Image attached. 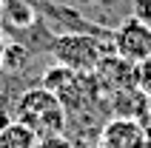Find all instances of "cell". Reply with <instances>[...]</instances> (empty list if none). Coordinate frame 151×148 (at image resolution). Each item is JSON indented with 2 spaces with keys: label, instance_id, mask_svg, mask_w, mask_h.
Returning a JSON list of instances; mask_svg holds the SVG:
<instances>
[{
  "label": "cell",
  "instance_id": "obj_1",
  "mask_svg": "<svg viewBox=\"0 0 151 148\" xmlns=\"http://www.w3.org/2000/svg\"><path fill=\"white\" fill-rule=\"evenodd\" d=\"M17 123L32 128L37 137H57L66 131V108L49 88H29L17 100Z\"/></svg>",
  "mask_w": 151,
  "mask_h": 148
},
{
  "label": "cell",
  "instance_id": "obj_2",
  "mask_svg": "<svg viewBox=\"0 0 151 148\" xmlns=\"http://www.w3.org/2000/svg\"><path fill=\"white\" fill-rule=\"evenodd\" d=\"M51 57L57 60V66H66L68 71L74 74H94L97 66H100V60L109 54L106 46H103V37H94V34H57V37H51Z\"/></svg>",
  "mask_w": 151,
  "mask_h": 148
},
{
  "label": "cell",
  "instance_id": "obj_3",
  "mask_svg": "<svg viewBox=\"0 0 151 148\" xmlns=\"http://www.w3.org/2000/svg\"><path fill=\"white\" fill-rule=\"evenodd\" d=\"M111 51L128 63H143L151 57V26L140 23L137 17H126L111 32Z\"/></svg>",
  "mask_w": 151,
  "mask_h": 148
},
{
  "label": "cell",
  "instance_id": "obj_4",
  "mask_svg": "<svg viewBox=\"0 0 151 148\" xmlns=\"http://www.w3.org/2000/svg\"><path fill=\"white\" fill-rule=\"evenodd\" d=\"M94 80H97L100 91H109L111 97H114L120 91L137 88V66L128 63V60H123V57H117L114 51H109L100 60L97 71H94Z\"/></svg>",
  "mask_w": 151,
  "mask_h": 148
},
{
  "label": "cell",
  "instance_id": "obj_5",
  "mask_svg": "<svg viewBox=\"0 0 151 148\" xmlns=\"http://www.w3.org/2000/svg\"><path fill=\"white\" fill-rule=\"evenodd\" d=\"M148 131L140 120L131 117H114L100 128V145L103 148H145L148 145Z\"/></svg>",
  "mask_w": 151,
  "mask_h": 148
},
{
  "label": "cell",
  "instance_id": "obj_6",
  "mask_svg": "<svg viewBox=\"0 0 151 148\" xmlns=\"http://www.w3.org/2000/svg\"><path fill=\"white\" fill-rule=\"evenodd\" d=\"M37 142H40V137L17 120L0 128V148H37Z\"/></svg>",
  "mask_w": 151,
  "mask_h": 148
},
{
  "label": "cell",
  "instance_id": "obj_7",
  "mask_svg": "<svg viewBox=\"0 0 151 148\" xmlns=\"http://www.w3.org/2000/svg\"><path fill=\"white\" fill-rule=\"evenodd\" d=\"M137 88L151 100V57L137 63Z\"/></svg>",
  "mask_w": 151,
  "mask_h": 148
},
{
  "label": "cell",
  "instance_id": "obj_8",
  "mask_svg": "<svg viewBox=\"0 0 151 148\" xmlns=\"http://www.w3.org/2000/svg\"><path fill=\"white\" fill-rule=\"evenodd\" d=\"M131 17L151 26V0H131Z\"/></svg>",
  "mask_w": 151,
  "mask_h": 148
},
{
  "label": "cell",
  "instance_id": "obj_9",
  "mask_svg": "<svg viewBox=\"0 0 151 148\" xmlns=\"http://www.w3.org/2000/svg\"><path fill=\"white\" fill-rule=\"evenodd\" d=\"M37 148H74V142L68 140L66 134H57V137H43L37 142Z\"/></svg>",
  "mask_w": 151,
  "mask_h": 148
},
{
  "label": "cell",
  "instance_id": "obj_10",
  "mask_svg": "<svg viewBox=\"0 0 151 148\" xmlns=\"http://www.w3.org/2000/svg\"><path fill=\"white\" fill-rule=\"evenodd\" d=\"M140 123H143L145 128H148V134H151V103H148V111H145V117L140 120Z\"/></svg>",
  "mask_w": 151,
  "mask_h": 148
},
{
  "label": "cell",
  "instance_id": "obj_11",
  "mask_svg": "<svg viewBox=\"0 0 151 148\" xmlns=\"http://www.w3.org/2000/svg\"><path fill=\"white\" fill-rule=\"evenodd\" d=\"M88 148H103V145H100V142H97V145H88Z\"/></svg>",
  "mask_w": 151,
  "mask_h": 148
}]
</instances>
